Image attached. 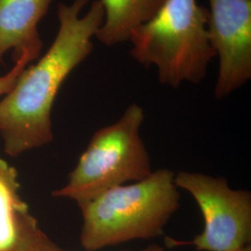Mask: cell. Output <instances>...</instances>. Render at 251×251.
I'll return each instance as SVG.
<instances>
[{"instance_id":"obj_1","label":"cell","mask_w":251,"mask_h":251,"mask_svg":"<svg viewBox=\"0 0 251 251\" xmlns=\"http://www.w3.org/2000/svg\"><path fill=\"white\" fill-rule=\"evenodd\" d=\"M90 0L58 7L59 30L39 61L25 67L12 89L0 100V135L12 157L43 147L53 140L51 111L63 82L92 52V38L102 25L100 0L81 12Z\"/></svg>"},{"instance_id":"obj_2","label":"cell","mask_w":251,"mask_h":251,"mask_svg":"<svg viewBox=\"0 0 251 251\" xmlns=\"http://www.w3.org/2000/svg\"><path fill=\"white\" fill-rule=\"evenodd\" d=\"M174 178L175 172L169 169L156 170L140 181L109 189L78 203L82 247L95 251L163 234L179 207Z\"/></svg>"},{"instance_id":"obj_3","label":"cell","mask_w":251,"mask_h":251,"mask_svg":"<svg viewBox=\"0 0 251 251\" xmlns=\"http://www.w3.org/2000/svg\"><path fill=\"white\" fill-rule=\"evenodd\" d=\"M207 9L197 0H166L157 13L132 32L130 56L156 68L162 85L199 84L216 57L206 31Z\"/></svg>"},{"instance_id":"obj_4","label":"cell","mask_w":251,"mask_h":251,"mask_svg":"<svg viewBox=\"0 0 251 251\" xmlns=\"http://www.w3.org/2000/svg\"><path fill=\"white\" fill-rule=\"evenodd\" d=\"M144 111L133 103L111 125L92 135L68 180L52 197L77 204L126 183L140 181L152 173L149 152L141 137Z\"/></svg>"},{"instance_id":"obj_5","label":"cell","mask_w":251,"mask_h":251,"mask_svg":"<svg viewBox=\"0 0 251 251\" xmlns=\"http://www.w3.org/2000/svg\"><path fill=\"white\" fill-rule=\"evenodd\" d=\"M175 184L189 193L203 216L204 228L191 242L173 239L171 245H193L201 251H235L251 240V193L234 190L223 177L179 171Z\"/></svg>"},{"instance_id":"obj_6","label":"cell","mask_w":251,"mask_h":251,"mask_svg":"<svg viewBox=\"0 0 251 251\" xmlns=\"http://www.w3.org/2000/svg\"><path fill=\"white\" fill-rule=\"evenodd\" d=\"M206 31L219 58L216 99L229 96L251 78V0H208Z\"/></svg>"},{"instance_id":"obj_7","label":"cell","mask_w":251,"mask_h":251,"mask_svg":"<svg viewBox=\"0 0 251 251\" xmlns=\"http://www.w3.org/2000/svg\"><path fill=\"white\" fill-rule=\"evenodd\" d=\"M41 231L20 196L18 172L0 157V251H28Z\"/></svg>"},{"instance_id":"obj_8","label":"cell","mask_w":251,"mask_h":251,"mask_svg":"<svg viewBox=\"0 0 251 251\" xmlns=\"http://www.w3.org/2000/svg\"><path fill=\"white\" fill-rule=\"evenodd\" d=\"M52 0H0V63L13 51L14 61L30 54L38 58L43 43L38 24Z\"/></svg>"},{"instance_id":"obj_9","label":"cell","mask_w":251,"mask_h":251,"mask_svg":"<svg viewBox=\"0 0 251 251\" xmlns=\"http://www.w3.org/2000/svg\"><path fill=\"white\" fill-rule=\"evenodd\" d=\"M104 18L95 37L111 47L127 41L132 32L147 23L166 0H100Z\"/></svg>"},{"instance_id":"obj_10","label":"cell","mask_w":251,"mask_h":251,"mask_svg":"<svg viewBox=\"0 0 251 251\" xmlns=\"http://www.w3.org/2000/svg\"><path fill=\"white\" fill-rule=\"evenodd\" d=\"M34 60L36 59L30 54H25L18 61L15 62V65L9 73H7L4 75H0V100L9 93V90L14 86L20 74L23 72L24 69L27 67V65Z\"/></svg>"},{"instance_id":"obj_11","label":"cell","mask_w":251,"mask_h":251,"mask_svg":"<svg viewBox=\"0 0 251 251\" xmlns=\"http://www.w3.org/2000/svg\"><path fill=\"white\" fill-rule=\"evenodd\" d=\"M28 251H69L63 250L60 246H58L56 243L53 242L43 231H41L38 234L33 246L30 248ZM136 251H168L165 247H162L159 245H151L145 248L144 250Z\"/></svg>"},{"instance_id":"obj_12","label":"cell","mask_w":251,"mask_h":251,"mask_svg":"<svg viewBox=\"0 0 251 251\" xmlns=\"http://www.w3.org/2000/svg\"><path fill=\"white\" fill-rule=\"evenodd\" d=\"M251 251V246L249 245V246H247V247H245V248H243L241 250H238V251Z\"/></svg>"}]
</instances>
